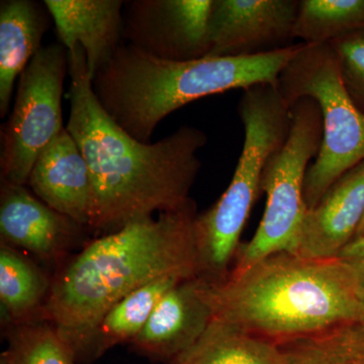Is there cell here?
Returning a JSON list of instances; mask_svg holds the SVG:
<instances>
[{
    "label": "cell",
    "mask_w": 364,
    "mask_h": 364,
    "mask_svg": "<svg viewBox=\"0 0 364 364\" xmlns=\"http://www.w3.org/2000/svg\"><path fill=\"white\" fill-rule=\"evenodd\" d=\"M70 116L66 129L90 169L88 227L114 232L154 213L176 212L191 202L189 193L207 145L205 132L181 126L156 143H143L123 130L98 102L85 49L68 52Z\"/></svg>",
    "instance_id": "1"
},
{
    "label": "cell",
    "mask_w": 364,
    "mask_h": 364,
    "mask_svg": "<svg viewBox=\"0 0 364 364\" xmlns=\"http://www.w3.org/2000/svg\"><path fill=\"white\" fill-rule=\"evenodd\" d=\"M196 205L130 223L91 242L53 284L45 306L76 358L91 351L107 313L132 291L165 275L200 277Z\"/></svg>",
    "instance_id": "2"
},
{
    "label": "cell",
    "mask_w": 364,
    "mask_h": 364,
    "mask_svg": "<svg viewBox=\"0 0 364 364\" xmlns=\"http://www.w3.org/2000/svg\"><path fill=\"white\" fill-rule=\"evenodd\" d=\"M363 284L339 258L279 252L208 282L214 317L274 343L363 321Z\"/></svg>",
    "instance_id": "3"
},
{
    "label": "cell",
    "mask_w": 364,
    "mask_h": 364,
    "mask_svg": "<svg viewBox=\"0 0 364 364\" xmlns=\"http://www.w3.org/2000/svg\"><path fill=\"white\" fill-rule=\"evenodd\" d=\"M303 46L257 56L174 62L122 45L92 79V90L123 130L148 143L160 122L189 102L235 88L277 85L279 74Z\"/></svg>",
    "instance_id": "4"
},
{
    "label": "cell",
    "mask_w": 364,
    "mask_h": 364,
    "mask_svg": "<svg viewBox=\"0 0 364 364\" xmlns=\"http://www.w3.org/2000/svg\"><path fill=\"white\" fill-rule=\"evenodd\" d=\"M238 112L245 140L234 176L218 202L196 220L200 277L210 282H221L229 274L242 231L261 191L265 164L291 130V107L275 85L243 90Z\"/></svg>",
    "instance_id": "5"
},
{
    "label": "cell",
    "mask_w": 364,
    "mask_h": 364,
    "mask_svg": "<svg viewBox=\"0 0 364 364\" xmlns=\"http://www.w3.org/2000/svg\"><path fill=\"white\" fill-rule=\"evenodd\" d=\"M277 88L289 107L301 98L316 100L323 116V141L309 167L304 196L315 207L340 177L364 160V114L345 90L329 44L306 45L279 74Z\"/></svg>",
    "instance_id": "6"
},
{
    "label": "cell",
    "mask_w": 364,
    "mask_h": 364,
    "mask_svg": "<svg viewBox=\"0 0 364 364\" xmlns=\"http://www.w3.org/2000/svg\"><path fill=\"white\" fill-rule=\"evenodd\" d=\"M323 141V116L316 100L301 98L291 107L286 142L268 158L261 191L267 195L264 214L248 243L241 244L231 269L241 270L272 254L296 252L305 220L304 188L309 163Z\"/></svg>",
    "instance_id": "7"
},
{
    "label": "cell",
    "mask_w": 364,
    "mask_h": 364,
    "mask_svg": "<svg viewBox=\"0 0 364 364\" xmlns=\"http://www.w3.org/2000/svg\"><path fill=\"white\" fill-rule=\"evenodd\" d=\"M68 51L62 44L42 47L18 79L13 111L2 127L1 181L25 186L33 164L63 130L62 95Z\"/></svg>",
    "instance_id": "8"
},
{
    "label": "cell",
    "mask_w": 364,
    "mask_h": 364,
    "mask_svg": "<svg viewBox=\"0 0 364 364\" xmlns=\"http://www.w3.org/2000/svg\"><path fill=\"white\" fill-rule=\"evenodd\" d=\"M214 0H132L124 9L123 38L155 58L186 62L208 57Z\"/></svg>",
    "instance_id": "9"
},
{
    "label": "cell",
    "mask_w": 364,
    "mask_h": 364,
    "mask_svg": "<svg viewBox=\"0 0 364 364\" xmlns=\"http://www.w3.org/2000/svg\"><path fill=\"white\" fill-rule=\"evenodd\" d=\"M299 1L214 0L208 57H249L294 46Z\"/></svg>",
    "instance_id": "10"
},
{
    "label": "cell",
    "mask_w": 364,
    "mask_h": 364,
    "mask_svg": "<svg viewBox=\"0 0 364 364\" xmlns=\"http://www.w3.org/2000/svg\"><path fill=\"white\" fill-rule=\"evenodd\" d=\"M213 318L208 280L193 277L163 296L131 343L143 353L172 361L200 339Z\"/></svg>",
    "instance_id": "11"
},
{
    "label": "cell",
    "mask_w": 364,
    "mask_h": 364,
    "mask_svg": "<svg viewBox=\"0 0 364 364\" xmlns=\"http://www.w3.org/2000/svg\"><path fill=\"white\" fill-rule=\"evenodd\" d=\"M363 217L364 160L306 210L294 254L309 259L338 258L353 240Z\"/></svg>",
    "instance_id": "12"
},
{
    "label": "cell",
    "mask_w": 364,
    "mask_h": 364,
    "mask_svg": "<svg viewBox=\"0 0 364 364\" xmlns=\"http://www.w3.org/2000/svg\"><path fill=\"white\" fill-rule=\"evenodd\" d=\"M60 44L71 52L85 49L88 73L95 78L114 56L123 37V0H45Z\"/></svg>",
    "instance_id": "13"
},
{
    "label": "cell",
    "mask_w": 364,
    "mask_h": 364,
    "mask_svg": "<svg viewBox=\"0 0 364 364\" xmlns=\"http://www.w3.org/2000/svg\"><path fill=\"white\" fill-rule=\"evenodd\" d=\"M43 203L81 226L90 220V169L73 136L60 132L38 157L28 181Z\"/></svg>",
    "instance_id": "14"
},
{
    "label": "cell",
    "mask_w": 364,
    "mask_h": 364,
    "mask_svg": "<svg viewBox=\"0 0 364 364\" xmlns=\"http://www.w3.org/2000/svg\"><path fill=\"white\" fill-rule=\"evenodd\" d=\"M80 227L37 200L25 186L1 181L0 233L7 243L41 257H51Z\"/></svg>",
    "instance_id": "15"
},
{
    "label": "cell",
    "mask_w": 364,
    "mask_h": 364,
    "mask_svg": "<svg viewBox=\"0 0 364 364\" xmlns=\"http://www.w3.org/2000/svg\"><path fill=\"white\" fill-rule=\"evenodd\" d=\"M45 4L33 0L0 2V117L11 107L14 82L40 51L49 28Z\"/></svg>",
    "instance_id": "16"
},
{
    "label": "cell",
    "mask_w": 364,
    "mask_h": 364,
    "mask_svg": "<svg viewBox=\"0 0 364 364\" xmlns=\"http://www.w3.org/2000/svg\"><path fill=\"white\" fill-rule=\"evenodd\" d=\"M173 364H284L279 344L214 317L191 348Z\"/></svg>",
    "instance_id": "17"
},
{
    "label": "cell",
    "mask_w": 364,
    "mask_h": 364,
    "mask_svg": "<svg viewBox=\"0 0 364 364\" xmlns=\"http://www.w3.org/2000/svg\"><path fill=\"white\" fill-rule=\"evenodd\" d=\"M188 279L189 277L178 274L165 275L124 296L102 318L95 333L90 353L93 354V347L95 355H98L112 345L133 341L147 324L163 296Z\"/></svg>",
    "instance_id": "18"
},
{
    "label": "cell",
    "mask_w": 364,
    "mask_h": 364,
    "mask_svg": "<svg viewBox=\"0 0 364 364\" xmlns=\"http://www.w3.org/2000/svg\"><path fill=\"white\" fill-rule=\"evenodd\" d=\"M279 346L284 364H364V322L343 323Z\"/></svg>",
    "instance_id": "19"
},
{
    "label": "cell",
    "mask_w": 364,
    "mask_h": 364,
    "mask_svg": "<svg viewBox=\"0 0 364 364\" xmlns=\"http://www.w3.org/2000/svg\"><path fill=\"white\" fill-rule=\"evenodd\" d=\"M364 28V0H301L294 35L306 45L330 44Z\"/></svg>",
    "instance_id": "20"
},
{
    "label": "cell",
    "mask_w": 364,
    "mask_h": 364,
    "mask_svg": "<svg viewBox=\"0 0 364 364\" xmlns=\"http://www.w3.org/2000/svg\"><path fill=\"white\" fill-rule=\"evenodd\" d=\"M44 279L28 260L6 245L0 250V299L7 313L21 318L39 305Z\"/></svg>",
    "instance_id": "21"
},
{
    "label": "cell",
    "mask_w": 364,
    "mask_h": 364,
    "mask_svg": "<svg viewBox=\"0 0 364 364\" xmlns=\"http://www.w3.org/2000/svg\"><path fill=\"white\" fill-rule=\"evenodd\" d=\"M76 356L56 328L26 326L11 335L0 364H75Z\"/></svg>",
    "instance_id": "22"
},
{
    "label": "cell",
    "mask_w": 364,
    "mask_h": 364,
    "mask_svg": "<svg viewBox=\"0 0 364 364\" xmlns=\"http://www.w3.org/2000/svg\"><path fill=\"white\" fill-rule=\"evenodd\" d=\"M329 45L336 57L345 90L364 114V28Z\"/></svg>",
    "instance_id": "23"
},
{
    "label": "cell",
    "mask_w": 364,
    "mask_h": 364,
    "mask_svg": "<svg viewBox=\"0 0 364 364\" xmlns=\"http://www.w3.org/2000/svg\"><path fill=\"white\" fill-rule=\"evenodd\" d=\"M338 258L353 270L364 286V235L353 239L341 251Z\"/></svg>",
    "instance_id": "24"
},
{
    "label": "cell",
    "mask_w": 364,
    "mask_h": 364,
    "mask_svg": "<svg viewBox=\"0 0 364 364\" xmlns=\"http://www.w3.org/2000/svg\"><path fill=\"white\" fill-rule=\"evenodd\" d=\"M364 235V217L363 221H361V224L359 225V228L358 232H356L355 237L354 239L358 238V237L363 236Z\"/></svg>",
    "instance_id": "25"
},
{
    "label": "cell",
    "mask_w": 364,
    "mask_h": 364,
    "mask_svg": "<svg viewBox=\"0 0 364 364\" xmlns=\"http://www.w3.org/2000/svg\"><path fill=\"white\" fill-rule=\"evenodd\" d=\"M363 306H364V287H363ZM363 322H364V318H363Z\"/></svg>",
    "instance_id": "26"
}]
</instances>
